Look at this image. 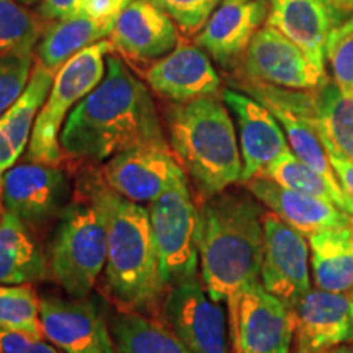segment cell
<instances>
[{
  "label": "cell",
  "mask_w": 353,
  "mask_h": 353,
  "mask_svg": "<svg viewBox=\"0 0 353 353\" xmlns=\"http://www.w3.org/2000/svg\"><path fill=\"white\" fill-rule=\"evenodd\" d=\"M113 50L112 41L101 39L70 57L57 70L48 99L34 121L26 156L28 161L59 165L63 159L59 144L61 130L79 101L103 81L107 72V56Z\"/></svg>",
  "instance_id": "8992f818"
},
{
  "label": "cell",
  "mask_w": 353,
  "mask_h": 353,
  "mask_svg": "<svg viewBox=\"0 0 353 353\" xmlns=\"http://www.w3.org/2000/svg\"><path fill=\"white\" fill-rule=\"evenodd\" d=\"M48 272L69 296L87 298L107 265V232L87 198L72 201L54 223Z\"/></svg>",
  "instance_id": "5b68a950"
},
{
  "label": "cell",
  "mask_w": 353,
  "mask_h": 353,
  "mask_svg": "<svg viewBox=\"0 0 353 353\" xmlns=\"http://www.w3.org/2000/svg\"><path fill=\"white\" fill-rule=\"evenodd\" d=\"M260 175L268 176L273 182L283 185L286 188L296 190V192L306 193V195L334 203L337 208H341L347 214L353 216V201L347 196L343 188L330 183L327 179L317 174L311 167H307L304 162H301L294 156L291 149L281 154Z\"/></svg>",
  "instance_id": "83f0119b"
},
{
  "label": "cell",
  "mask_w": 353,
  "mask_h": 353,
  "mask_svg": "<svg viewBox=\"0 0 353 353\" xmlns=\"http://www.w3.org/2000/svg\"><path fill=\"white\" fill-rule=\"evenodd\" d=\"M311 249L307 237L272 211L263 213L260 283L294 311L311 290Z\"/></svg>",
  "instance_id": "30bf717a"
},
{
  "label": "cell",
  "mask_w": 353,
  "mask_h": 353,
  "mask_svg": "<svg viewBox=\"0 0 353 353\" xmlns=\"http://www.w3.org/2000/svg\"><path fill=\"white\" fill-rule=\"evenodd\" d=\"M268 211L283 219L303 236L348 226L353 216L321 198L286 188L265 175H257L242 183Z\"/></svg>",
  "instance_id": "ac0fdd59"
},
{
  "label": "cell",
  "mask_w": 353,
  "mask_h": 353,
  "mask_svg": "<svg viewBox=\"0 0 353 353\" xmlns=\"http://www.w3.org/2000/svg\"><path fill=\"white\" fill-rule=\"evenodd\" d=\"M0 353H64L43 339L0 330Z\"/></svg>",
  "instance_id": "836d02e7"
},
{
  "label": "cell",
  "mask_w": 353,
  "mask_h": 353,
  "mask_svg": "<svg viewBox=\"0 0 353 353\" xmlns=\"http://www.w3.org/2000/svg\"><path fill=\"white\" fill-rule=\"evenodd\" d=\"M59 144L65 156L85 162L110 161L143 145L170 148L149 88L113 52L103 81L70 112Z\"/></svg>",
  "instance_id": "6da1fadb"
},
{
  "label": "cell",
  "mask_w": 353,
  "mask_h": 353,
  "mask_svg": "<svg viewBox=\"0 0 353 353\" xmlns=\"http://www.w3.org/2000/svg\"><path fill=\"white\" fill-rule=\"evenodd\" d=\"M267 15L268 0H223L198 34V46L228 63L247 50Z\"/></svg>",
  "instance_id": "7402d4cb"
},
{
  "label": "cell",
  "mask_w": 353,
  "mask_h": 353,
  "mask_svg": "<svg viewBox=\"0 0 353 353\" xmlns=\"http://www.w3.org/2000/svg\"><path fill=\"white\" fill-rule=\"evenodd\" d=\"M167 132L172 152L203 200L241 182L237 132L226 103L216 95L172 105Z\"/></svg>",
  "instance_id": "277c9868"
},
{
  "label": "cell",
  "mask_w": 353,
  "mask_h": 353,
  "mask_svg": "<svg viewBox=\"0 0 353 353\" xmlns=\"http://www.w3.org/2000/svg\"><path fill=\"white\" fill-rule=\"evenodd\" d=\"M83 0H43L39 15L46 20H68L82 10Z\"/></svg>",
  "instance_id": "e575fe53"
},
{
  "label": "cell",
  "mask_w": 353,
  "mask_h": 353,
  "mask_svg": "<svg viewBox=\"0 0 353 353\" xmlns=\"http://www.w3.org/2000/svg\"><path fill=\"white\" fill-rule=\"evenodd\" d=\"M262 203L254 195L224 192L200 206V276L214 301L231 299L260 281L263 252Z\"/></svg>",
  "instance_id": "3957f363"
},
{
  "label": "cell",
  "mask_w": 353,
  "mask_h": 353,
  "mask_svg": "<svg viewBox=\"0 0 353 353\" xmlns=\"http://www.w3.org/2000/svg\"><path fill=\"white\" fill-rule=\"evenodd\" d=\"M325 61L335 85L353 95V17L329 33Z\"/></svg>",
  "instance_id": "4dcf8cb0"
},
{
  "label": "cell",
  "mask_w": 353,
  "mask_h": 353,
  "mask_svg": "<svg viewBox=\"0 0 353 353\" xmlns=\"http://www.w3.org/2000/svg\"><path fill=\"white\" fill-rule=\"evenodd\" d=\"M33 68V51L0 54V117L23 94Z\"/></svg>",
  "instance_id": "1f68e13d"
},
{
  "label": "cell",
  "mask_w": 353,
  "mask_h": 353,
  "mask_svg": "<svg viewBox=\"0 0 353 353\" xmlns=\"http://www.w3.org/2000/svg\"><path fill=\"white\" fill-rule=\"evenodd\" d=\"M113 46L138 61L164 57L176 46L174 20L151 0H132L118 13L112 32Z\"/></svg>",
  "instance_id": "ffe728a7"
},
{
  "label": "cell",
  "mask_w": 353,
  "mask_h": 353,
  "mask_svg": "<svg viewBox=\"0 0 353 353\" xmlns=\"http://www.w3.org/2000/svg\"><path fill=\"white\" fill-rule=\"evenodd\" d=\"M223 100L234 114L239 134L242 157L241 183L267 170L281 154L290 149L280 121L257 99L226 88Z\"/></svg>",
  "instance_id": "9a60e30c"
},
{
  "label": "cell",
  "mask_w": 353,
  "mask_h": 353,
  "mask_svg": "<svg viewBox=\"0 0 353 353\" xmlns=\"http://www.w3.org/2000/svg\"><path fill=\"white\" fill-rule=\"evenodd\" d=\"M97 176L128 200L154 203L182 180L188 179L170 148L143 145L107 161Z\"/></svg>",
  "instance_id": "7c38bea8"
},
{
  "label": "cell",
  "mask_w": 353,
  "mask_h": 353,
  "mask_svg": "<svg viewBox=\"0 0 353 353\" xmlns=\"http://www.w3.org/2000/svg\"><path fill=\"white\" fill-rule=\"evenodd\" d=\"M325 151H327V149H325ZM327 156L330 164H332L335 175H337L339 182L342 185L343 192H345L347 196L353 201V161L332 151H327Z\"/></svg>",
  "instance_id": "d590c367"
},
{
  "label": "cell",
  "mask_w": 353,
  "mask_h": 353,
  "mask_svg": "<svg viewBox=\"0 0 353 353\" xmlns=\"http://www.w3.org/2000/svg\"><path fill=\"white\" fill-rule=\"evenodd\" d=\"M0 200H2V176H0Z\"/></svg>",
  "instance_id": "60d3db41"
},
{
  "label": "cell",
  "mask_w": 353,
  "mask_h": 353,
  "mask_svg": "<svg viewBox=\"0 0 353 353\" xmlns=\"http://www.w3.org/2000/svg\"><path fill=\"white\" fill-rule=\"evenodd\" d=\"M325 353H353V341L342 343V345H339L335 348H330V350H327Z\"/></svg>",
  "instance_id": "74e56055"
},
{
  "label": "cell",
  "mask_w": 353,
  "mask_h": 353,
  "mask_svg": "<svg viewBox=\"0 0 353 353\" xmlns=\"http://www.w3.org/2000/svg\"><path fill=\"white\" fill-rule=\"evenodd\" d=\"M228 307L234 353H290L296 316L260 281L228 299Z\"/></svg>",
  "instance_id": "ba28073f"
},
{
  "label": "cell",
  "mask_w": 353,
  "mask_h": 353,
  "mask_svg": "<svg viewBox=\"0 0 353 353\" xmlns=\"http://www.w3.org/2000/svg\"><path fill=\"white\" fill-rule=\"evenodd\" d=\"M132 0H83L81 13L92 17H118Z\"/></svg>",
  "instance_id": "8d00e7d4"
},
{
  "label": "cell",
  "mask_w": 353,
  "mask_h": 353,
  "mask_svg": "<svg viewBox=\"0 0 353 353\" xmlns=\"http://www.w3.org/2000/svg\"><path fill=\"white\" fill-rule=\"evenodd\" d=\"M39 319L48 342L64 353H117L108 319L88 298H39Z\"/></svg>",
  "instance_id": "4fadbf2b"
},
{
  "label": "cell",
  "mask_w": 353,
  "mask_h": 353,
  "mask_svg": "<svg viewBox=\"0 0 353 353\" xmlns=\"http://www.w3.org/2000/svg\"><path fill=\"white\" fill-rule=\"evenodd\" d=\"M72 188L59 165L28 161L2 175V203L32 231L56 223L70 205Z\"/></svg>",
  "instance_id": "9c48e42d"
},
{
  "label": "cell",
  "mask_w": 353,
  "mask_h": 353,
  "mask_svg": "<svg viewBox=\"0 0 353 353\" xmlns=\"http://www.w3.org/2000/svg\"><path fill=\"white\" fill-rule=\"evenodd\" d=\"M352 293H353V291H352Z\"/></svg>",
  "instance_id": "7bdbcfd3"
},
{
  "label": "cell",
  "mask_w": 353,
  "mask_h": 353,
  "mask_svg": "<svg viewBox=\"0 0 353 353\" xmlns=\"http://www.w3.org/2000/svg\"><path fill=\"white\" fill-rule=\"evenodd\" d=\"M41 37V25L21 3L0 0V54L12 51H33Z\"/></svg>",
  "instance_id": "f546056e"
},
{
  "label": "cell",
  "mask_w": 353,
  "mask_h": 353,
  "mask_svg": "<svg viewBox=\"0 0 353 353\" xmlns=\"http://www.w3.org/2000/svg\"><path fill=\"white\" fill-rule=\"evenodd\" d=\"M164 10L185 33H196L223 0H151Z\"/></svg>",
  "instance_id": "d6a6232c"
},
{
  "label": "cell",
  "mask_w": 353,
  "mask_h": 353,
  "mask_svg": "<svg viewBox=\"0 0 353 353\" xmlns=\"http://www.w3.org/2000/svg\"><path fill=\"white\" fill-rule=\"evenodd\" d=\"M54 76L52 70L38 63L23 94L0 117V176L17 164L28 148L34 121L48 99Z\"/></svg>",
  "instance_id": "603a6c76"
},
{
  "label": "cell",
  "mask_w": 353,
  "mask_h": 353,
  "mask_svg": "<svg viewBox=\"0 0 353 353\" xmlns=\"http://www.w3.org/2000/svg\"><path fill=\"white\" fill-rule=\"evenodd\" d=\"M350 19L332 0H268L267 25L298 44L317 68L325 70V41Z\"/></svg>",
  "instance_id": "e0dca14e"
},
{
  "label": "cell",
  "mask_w": 353,
  "mask_h": 353,
  "mask_svg": "<svg viewBox=\"0 0 353 353\" xmlns=\"http://www.w3.org/2000/svg\"><path fill=\"white\" fill-rule=\"evenodd\" d=\"M281 95L306 114L327 151L353 161V95L341 90L334 81H325L312 97L286 88H281Z\"/></svg>",
  "instance_id": "44dd1931"
},
{
  "label": "cell",
  "mask_w": 353,
  "mask_h": 353,
  "mask_svg": "<svg viewBox=\"0 0 353 353\" xmlns=\"http://www.w3.org/2000/svg\"><path fill=\"white\" fill-rule=\"evenodd\" d=\"M117 353H193L162 321L118 309L108 317Z\"/></svg>",
  "instance_id": "4316f807"
},
{
  "label": "cell",
  "mask_w": 353,
  "mask_h": 353,
  "mask_svg": "<svg viewBox=\"0 0 353 353\" xmlns=\"http://www.w3.org/2000/svg\"><path fill=\"white\" fill-rule=\"evenodd\" d=\"M0 330L44 339L39 298L32 285H0Z\"/></svg>",
  "instance_id": "f1b7e54d"
},
{
  "label": "cell",
  "mask_w": 353,
  "mask_h": 353,
  "mask_svg": "<svg viewBox=\"0 0 353 353\" xmlns=\"http://www.w3.org/2000/svg\"><path fill=\"white\" fill-rule=\"evenodd\" d=\"M21 6H33V3L39 2V0H19Z\"/></svg>",
  "instance_id": "ab89813d"
},
{
  "label": "cell",
  "mask_w": 353,
  "mask_h": 353,
  "mask_svg": "<svg viewBox=\"0 0 353 353\" xmlns=\"http://www.w3.org/2000/svg\"><path fill=\"white\" fill-rule=\"evenodd\" d=\"M296 353H325L353 341V293L309 290L294 307Z\"/></svg>",
  "instance_id": "2e32d148"
},
{
  "label": "cell",
  "mask_w": 353,
  "mask_h": 353,
  "mask_svg": "<svg viewBox=\"0 0 353 353\" xmlns=\"http://www.w3.org/2000/svg\"><path fill=\"white\" fill-rule=\"evenodd\" d=\"M334 3H337L342 10H345L348 13H353V0H332Z\"/></svg>",
  "instance_id": "f35d334b"
},
{
  "label": "cell",
  "mask_w": 353,
  "mask_h": 353,
  "mask_svg": "<svg viewBox=\"0 0 353 353\" xmlns=\"http://www.w3.org/2000/svg\"><path fill=\"white\" fill-rule=\"evenodd\" d=\"M148 210L165 288L196 276L200 267V208L193 201L188 179L149 203Z\"/></svg>",
  "instance_id": "52a82bcc"
},
{
  "label": "cell",
  "mask_w": 353,
  "mask_h": 353,
  "mask_svg": "<svg viewBox=\"0 0 353 353\" xmlns=\"http://www.w3.org/2000/svg\"><path fill=\"white\" fill-rule=\"evenodd\" d=\"M117 17H92L77 13L52 25L38 46L39 64L57 72L72 56L112 34Z\"/></svg>",
  "instance_id": "d4e9b609"
},
{
  "label": "cell",
  "mask_w": 353,
  "mask_h": 353,
  "mask_svg": "<svg viewBox=\"0 0 353 353\" xmlns=\"http://www.w3.org/2000/svg\"><path fill=\"white\" fill-rule=\"evenodd\" d=\"M82 196L95 206L107 232L105 280L118 309L161 311L167 288L159 270L149 210L110 190L99 176L85 179Z\"/></svg>",
  "instance_id": "7a4b0ae2"
},
{
  "label": "cell",
  "mask_w": 353,
  "mask_h": 353,
  "mask_svg": "<svg viewBox=\"0 0 353 353\" xmlns=\"http://www.w3.org/2000/svg\"><path fill=\"white\" fill-rule=\"evenodd\" d=\"M145 81L152 90L174 103L218 94L221 79L201 50L182 44L145 70Z\"/></svg>",
  "instance_id": "d6986e66"
},
{
  "label": "cell",
  "mask_w": 353,
  "mask_h": 353,
  "mask_svg": "<svg viewBox=\"0 0 353 353\" xmlns=\"http://www.w3.org/2000/svg\"><path fill=\"white\" fill-rule=\"evenodd\" d=\"M162 322L193 353H229L226 316L203 285L201 276L172 285L162 301Z\"/></svg>",
  "instance_id": "8fae6325"
},
{
  "label": "cell",
  "mask_w": 353,
  "mask_h": 353,
  "mask_svg": "<svg viewBox=\"0 0 353 353\" xmlns=\"http://www.w3.org/2000/svg\"><path fill=\"white\" fill-rule=\"evenodd\" d=\"M244 65L252 81L286 90H316L327 81L325 70L317 68L298 44L268 25L250 39Z\"/></svg>",
  "instance_id": "5bb4252c"
},
{
  "label": "cell",
  "mask_w": 353,
  "mask_h": 353,
  "mask_svg": "<svg viewBox=\"0 0 353 353\" xmlns=\"http://www.w3.org/2000/svg\"><path fill=\"white\" fill-rule=\"evenodd\" d=\"M0 213H2V205H0Z\"/></svg>",
  "instance_id": "b9f144b4"
},
{
  "label": "cell",
  "mask_w": 353,
  "mask_h": 353,
  "mask_svg": "<svg viewBox=\"0 0 353 353\" xmlns=\"http://www.w3.org/2000/svg\"><path fill=\"white\" fill-rule=\"evenodd\" d=\"M307 242L316 288L353 291V218L348 226L317 232Z\"/></svg>",
  "instance_id": "484cf974"
},
{
  "label": "cell",
  "mask_w": 353,
  "mask_h": 353,
  "mask_svg": "<svg viewBox=\"0 0 353 353\" xmlns=\"http://www.w3.org/2000/svg\"><path fill=\"white\" fill-rule=\"evenodd\" d=\"M48 276L46 254L33 231L6 210L0 214V285H32Z\"/></svg>",
  "instance_id": "cb8c5ba5"
}]
</instances>
